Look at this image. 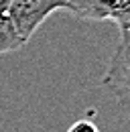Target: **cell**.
I'll return each instance as SVG.
<instances>
[{"label":"cell","mask_w":130,"mask_h":132,"mask_svg":"<svg viewBox=\"0 0 130 132\" xmlns=\"http://www.w3.org/2000/svg\"><path fill=\"white\" fill-rule=\"evenodd\" d=\"M63 10L81 20H106L102 0H65Z\"/></svg>","instance_id":"3"},{"label":"cell","mask_w":130,"mask_h":132,"mask_svg":"<svg viewBox=\"0 0 130 132\" xmlns=\"http://www.w3.org/2000/svg\"><path fill=\"white\" fill-rule=\"evenodd\" d=\"M22 45H25V41L16 33L12 20L8 18L6 12H0V55L12 53V51L20 49Z\"/></svg>","instance_id":"5"},{"label":"cell","mask_w":130,"mask_h":132,"mask_svg":"<svg viewBox=\"0 0 130 132\" xmlns=\"http://www.w3.org/2000/svg\"><path fill=\"white\" fill-rule=\"evenodd\" d=\"M63 6L65 0H8L6 14L27 45L31 37L39 31V27L53 12L63 10Z\"/></svg>","instance_id":"1"},{"label":"cell","mask_w":130,"mask_h":132,"mask_svg":"<svg viewBox=\"0 0 130 132\" xmlns=\"http://www.w3.org/2000/svg\"><path fill=\"white\" fill-rule=\"evenodd\" d=\"M106 20H112L120 31L130 29V0H102Z\"/></svg>","instance_id":"4"},{"label":"cell","mask_w":130,"mask_h":132,"mask_svg":"<svg viewBox=\"0 0 130 132\" xmlns=\"http://www.w3.org/2000/svg\"><path fill=\"white\" fill-rule=\"evenodd\" d=\"M102 81L122 106L130 108V41L124 35L120 37Z\"/></svg>","instance_id":"2"},{"label":"cell","mask_w":130,"mask_h":132,"mask_svg":"<svg viewBox=\"0 0 130 132\" xmlns=\"http://www.w3.org/2000/svg\"><path fill=\"white\" fill-rule=\"evenodd\" d=\"M67 132H100V128L94 124V120L81 118V120H77V122H73V124L67 128Z\"/></svg>","instance_id":"6"}]
</instances>
